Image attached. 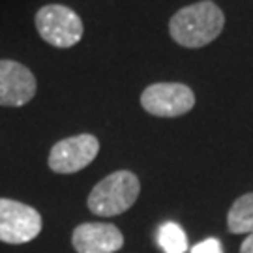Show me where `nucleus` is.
<instances>
[{
	"mask_svg": "<svg viewBox=\"0 0 253 253\" xmlns=\"http://www.w3.org/2000/svg\"><path fill=\"white\" fill-rule=\"evenodd\" d=\"M225 27V15L212 0L180 8L169 21V34L182 47L199 49L212 43Z\"/></svg>",
	"mask_w": 253,
	"mask_h": 253,
	"instance_id": "obj_1",
	"label": "nucleus"
},
{
	"mask_svg": "<svg viewBox=\"0 0 253 253\" xmlns=\"http://www.w3.org/2000/svg\"><path fill=\"white\" fill-rule=\"evenodd\" d=\"M141 182L135 172L115 171L92 188L88 195V210L101 217H113L133 207L139 197Z\"/></svg>",
	"mask_w": 253,
	"mask_h": 253,
	"instance_id": "obj_2",
	"label": "nucleus"
},
{
	"mask_svg": "<svg viewBox=\"0 0 253 253\" xmlns=\"http://www.w3.org/2000/svg\"><path fill=\"white\" fill-rule=\"evenodd\" d=\"M34 23L42 40L58 49H70L77 45L84 34L81 17L72 8L62 4H47L40 8Z\"/></svg>",
	"mask_w": 253,
	"mask_h": 253,
	"instance_id": "obj_3",
	"label": "nucleus"
},
{
	"mask_svg": "<svg viewBox=\"0 0 253 253\" xmlns=\"http://www.w3.org/2000/svg\"><path fill=\"white\" fill-rule=\"evenodd\" d=\"M141 105L154 117L176 118L195 107V94L182 83H154L141 94Z\"/></svg>",
	"mask_w": 253,
	"mask_h": 253,
	"instance_id": "obj_4",
	"label": "nucleus"
},
{
	"mask_svg": "<svg viewBox=\"0 0 253 253\" xmlns=\"http://www.w3.org/2000/svg\"><path fill=\"white\" fill-rule=\"evenodd\" d=\"M42 216L36 208L13 199H0V242L27 244L42 233Z\"/></svg>",
	"mask_w": 253,
	"mask_h": 253,
	"instance_id": "obj_5",
	"label": "nucleus"
},
{
	"mask_svg": "<svg viewBox=\"0 0 253 253\" xmlns=\"http://www.w3.org/2000/svg\"><path fill=\"white\" fill-rule=\"evenodd\" d=\"M100 152L98 137L90 133L66 137L58 141L49 152V169L58 174H73L88 167Z\"/></svg>",
	"mask_w": 253,
	"mask_h": 253,
	"instance_id": "obj_6",
	"label": "nucleus"
},
{
	"mask_svg": "<svg viewBox=\"0 0 253 253\" xmlns=\"http://www.w3.org/2000/svg\"><path fill=\"white\" fill-rule=\"evenodd\" d=\"M38 83L34 73L17 60H0V105L23 107L36 96Z\"/></svg>",
	"mask_w": 253,
	"mask_h": 253,
	"instance_id": "obj_7",
	"label": "nucleus"
},
{
	"mask_svg": "<svg viewBox=\"0 0 253 253\" xmlns=\"http://www.w3.org/2000/svg\"><path fill=\"white\" fill-rule=\"evenodd\" d=\"M72 244L77 253H115L124 246V235L113 223L88 221L73 229Z\"/></svg>",
	"mask_w": 253,
	"mask_h": 253,
	"instance_id": "obj_8",
	"label": "nucleus"
},
{
	"mask_svg": "<svg viewBox=\"0 0 253 253\" xmlns=\"http://www.w3.org/2000/svg\"><path fill=\"white\" fill-rule=\"evenodd\" d=\"M227 229L233 235H253V191L238 197L229 208Z\"/></svg>",
	"mask_w": 253,
	"mask_h": 253,
	"instance_id": "obj_9",
	"label": "nucleus"
},
{
	"mask_svg": "<svg viewBox=\"0 0 253 253\" xmlns=\"http://www.w3.org/2000/svg\"><path fill=\"white\" fill-rule=\"evenodd\" d=\"M158 246L165 253H186L188 252V236L178 223L167 221L158 229Z\"/></svg>",
	"mask_w": 253,
	"mask_h": 253,
	"instance_id": "obj_10",
	"label": "nucleus"
},
{
	"mask_svg": "<svg viewBox=\"0 0 253 253\" xmlns=\"http://www.w3.org/2000/svg\"><path fill=\"white\" fill-rule=\"evenodd\" d=\"M191 253H223V250H221V242L217 238H207L197 246H193Z\"/></svg>",
	"mask_w": 253,
	"mask_h": 253,
	"instance_id": "obj_11",
	"label": "nucleus"
},
{
	"mask_svg": "<svg viewBox=\"0 0 253 253\" xmlns=\"http://www.w3.org/2000/svg\"><path fill=\"white\" fill-rule=\"evenodd\" d=\"M240 253H253V235H248V238L242 242Z\"/></svg>",
	"mask_w": 253,
	"mask_h": 253,
	"instance_id": "obj_12",
	"label": "nucleus"
}]
</instances>
